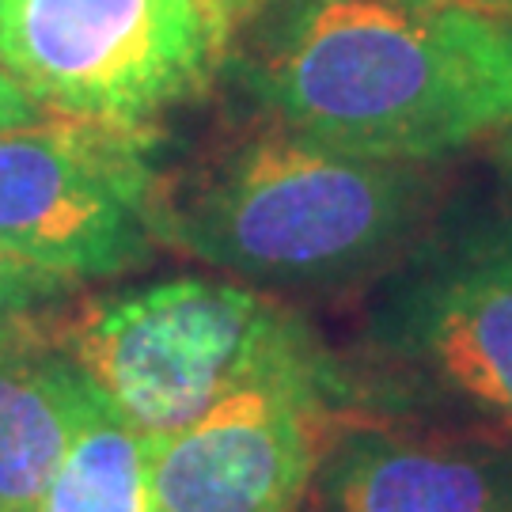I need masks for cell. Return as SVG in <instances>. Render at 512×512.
I'll use <instances>...</instances> for the list:
<instances>
[{"label": "cell", "mask_w": 512, "mask_h": 512, "mask_svg": "<svg viewBox=\"0 0 512 512\" xmlns=\"http://www.w3.org/2000/svg\"><path fill=\"white\" fill-rule=\"evenodd\" d=\"M456 4H467V8H475V12H486V16L509 19L512 23V0H456Z\"/></svg>", "instance_id": "cell-14"}, {"label": "cell", "mask_w": 512, "mask_h": 512, "mask_svg": "<svg viewBox=\"0 0 512 512\" xmlns=\"http://www.w3.org/2000/svg\"><path fill=\"white\" fill-rule=\"evenodd\" d=\"M346 410L353 387L258 384L183 429L145 437L152 512H296Z\"/></svg>", "instance_id": "cell-7"}, {"label": "cell", "mask_w": 512, "mask_h": 512, "mask_svg": "<svg viewBox=\"0 0 512 512\" xmlns=\"http://www.w3.org/2000/svg\"><path fill=\"white\" fill-rule=\"evenodd\" d=\"M95 384L54 311L0 327V512H38Z\"/></svg>", "instance_id": "cell-9"}, {"label": "cell", "mask_w": 512, "mask_h": 512, "mask_svg": "<svg viewBox=\"0 0 512 512\" xmlns=\"http://www.w3.org/2000/svg\"><path fill=\"white\" fill-rule=\"evenodd\" d=\"M232 42L209 0H0V69L57 118L156 126L217 80Z\"/></svg>", "instance_id": "cell-5"}, {"label": "cell", "mask_w": 512, "mask_h": 512, "mask_svg": "<svg viewBox=\"0 0 512 512\" xmlns=\"http://www.w3.org/2000/svg\"><path fill=\"white\" fill-rule=\"evenodd\" d=\"M319 512H512V444L459 425H330Z\"/></svg>", "instance_id": "cell-8"}, {"label": "cell", "mask_w": 512, "mask_h": 512, "mask_svg": "<svg viewBox=\"0 0 512 512\" xmlns=\"http://www.w3.org/2000/svg\"><path fill=\"white\" fill-rule=\"evenodd\" d=\"M236 38L255 107L353 156L437 164L512 126V23L456 0H258Z\"/></svg>", "instance_id": "cell-1"}, {"label": "cell", "mask_w": 512, "mask_h": 512, "mask_svg": "<svg viewBox=\"0 0 512 512\" xmlns=\"http://www.w3.org/2000/svg\"><path fill=\"white\" fill-rule=\"evenodd\" d=\"M433 164L368 160L258 110L160 167L152 236L270 293H338L387 274L429 232Z\"/></svg>", "instance_id": "cell-2"}, {"label": "cell", "mask_w": 512, "mask_h": 512, "mask_svg": "<svg viewBox=\"0 0 512 512\" xmlns=\"http://www.w3.org/2000/svg\"><path fill=\"white\" fill-rule=\"evenodd\" d=\"M61 330L88 380L145 437L183 429L243 387H353L300 311L232 277L145 281Z\"/></svg>", "instance_id": "cell-3"}, {"label": "cell", "mask_w": 512, "mask_h": 512, "mask_svg": "<svg viewBox=\"0 0 512 512\" xmlns=\"http://www.w3.org/2000/svg\"><path fill=\"white\" fill-rule=\"evenodd\" d=\"M76 289L80 285L65 281V277L35 270V266L0 251V327H12L31 315H46L57 304H65Z\"/></svg>", "instance_id": "cell-11"}, {"label": "cell", "mask_w": 512, "mask_h": 512, "mask_svg": "<svg viewBox=\"0 0 512 512\" xmlns=\"http://www.w3.org/2000/svg\"><path fill=\"white\" fill-rule=\"evenodd\" d=\"M156 126L46 114L0 133V251L73 285L156 255Z\"/></svg>", "instance_id": "cell-6"}, {"label": "cell", "mask_w": 512, "mask_h": 512, "mask_svg": "<svg viewBox=\"0 0 512 512\" xmlns=\"http://www.w3.org/2000/svg\"><path fill=\"white\" fill-rule=\"evenodd\" d=\"M349 380L353 410L512 444V217L421 236L368 304Z\"/></svg>", "instance_id": "cell-4"}, {"label": "cell", "mask_w": 512, "mask_h": 512, "mask_svg": "<svg viewBox=\"0 0 512 512\" xmlns=\"http://www.w3.org/2000/svg\"><path fill=\"white\" fill-rule=\"evenodd\" d=\"M38 512H152L145 433L99 387Z\"/></svg>", "instance_id": "cell-10"}, {"label": "cell", "mask_w": 512, "mask_h": 512, "mask_svg": "<svg viewBox=\"0 0 512 512\" xmlns=\"http://www.w3.org/2000/svg\"><path fill=\"white\" fill-rule=\"evenodd\" d=\"M38 118H46V114L27 99V92L19 88L12 76L0 69V133L19 129V126H31V122H38Z\"/></svg>", "instance_id": "cell-12"}, {"label": "cell", "mask_w": 512, "mask_h": 512, "mask_svg": "<svg viewBox=\"0 0 512 512\" xmlns=\"http://www.w3.org/2000/svg\"><path fill=\"white\" fill-rule=\"evenodd\" d=\"M209 4H213V8H220L224 16L232 19V23H236V31L247 23V16L258 8V0H209Z\"/></svg>", "instance_id": "cell-13"}]
</instances>
